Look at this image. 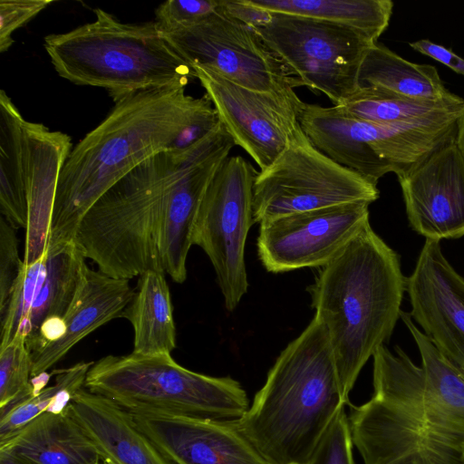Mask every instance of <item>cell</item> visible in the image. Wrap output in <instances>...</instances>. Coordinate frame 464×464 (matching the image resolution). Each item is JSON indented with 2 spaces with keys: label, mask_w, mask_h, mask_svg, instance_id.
<instances>
[{
  "label": "cell",
  "mask_w": 464,
  "mask_h": 464,
  "mask_svg": "<svg viewBox=\"0 0 464 464\" xmlns=\"http://www.w3.org/2000/svg\"><path fill=\"white\" fill-rule=\"evenodd\" d=\"M401 319L421 364L398 345L375 352L373 395L348 417L353 444L364 464H464V377L409 312Z\"/></svg>",
  "instance_id": "6da1fadb"
},
{
  "label": "cell",
  "mask_w": 464,
  "mask_h": 464,
  "mask_svg": "<svg viewBox=\"0 0 464 464\" xmlns=\"http://www.w3.org/2000/svg\"><path fill=\"white\" fill-rule=\"evenodd\" d=\"M185 89H150L120 100L72 149L58 179L47 246L73 241L89 208L140 163L188 147L221 125L208 94L194 98Z\"/></svg>",
  "instance_id": "7a4b0ae2"
},
{
  "label": "cell",
  "mask_w": 464,
  "mask_h": 464,
  "mask_svg": "<svg viewBox=\"0 0 464 464\" xmlns=\"http://www.w3.org/2000/svg\"><path fill=\"white\" fill-rule=\"evenodd\" d=\"M315 316L332 346L341 390L349 393L375 352L385 345L401 318L406 292L400 255L370 221L307 287Z\"/></svg>",
  "instance_id": "3957f363"
},
{
  "label": "cell",
  "mask_w": 464,
  "mask_h": 464,
  "mask_svg": "<svg viewBox=\"0 0 464 464\" xmlns=\"http://www.w3.org/2000/svg\"><path fill=\"white\" fill-rule=\"evenodd\" d=\"M347 404L327 331L314 315L234 423L270 464H305Z\"/></svg>",
  "instance_id": "277c9868"
},
{
  "label": "cell",
  "mask_w": 464,
  "mask_h": 464,
  "mask_svg": "<svg viewBox=\"0 0 464 464\" xmlns=\"http://www.w3.org/2000/svg\"><path fill=\"white\" fill-rule=\"evenodd\" d=\"M94 13L91 23L45 36L44 49L62 78L103 88L115 102L141 91L186 87L196 78L156 22L122 23L101 8Z\"/></svg>",
  "instance_id": "5b68a950"
},
{
  "label": "cell",
  "mask_w": 464,
  "mask_h": 464,
  "mask_svg": "<svg viewBox=\"0 0 464 464\" xmlns=\"http://www.w3.org/2000/svg\"><path fill=\"white\" fill-rule=\"evenodd\" d=\"M182 149L167 150L149 158L85 213L73 242L99 271L128 280L148 270L162 271L156 237L159 206Z\"/></svg>",
  "instance_id": "8992f818"
},
{
  "label": "cell",
  "mask_w": 464,
  "mask_h": 464,
  "mask_svg": "<svg viewBox=\"0 0 464 464\" xmlns=\"http://www.w3.org/2000/svg\"><path fill=\"white\" fill-rule=\"evenodd\" d=\"M84 388L130 411L155 410L237 420L249 408L237 381L190 371L171 355L104 356L93 362Z\"/></svg>",
  "instance_id": "52a82bcc"
},
{
  "label": "cell",
  "mask_w": 464,
  "mask_h": 464,
  "mask_svg": "<svg viewBox=\"0 0 464 464\" xmlns=\"http://www.w3.org/2000/svg\"><path fill=\"white\" fill-rule=\"evenodd\" d=\"M461 110L414 122L388 124L353 117L334 106L304 102L299 123L318 150L377 185L385 174L400 177L455 141Z\"/></svg>",
  "instance_id": "ba28073f"
},
{
  "label": "cell",
  "mask_w": 464,
  "mask_h": 464,
  "mask_svg": "<svg viewBox=\"0 0 464 464\" xmlns=\"http://www.w3.org/2000/svg\"><path fill=\"white\" fill-rule=\"evenodd\" d=\"M254 30L298 86L322 92L333 106L358 90L363 57L377 43L349 26L282 13Z\"/></svg>",
  "instance_id": "9c48e42d"
},
{
  "label": "cell",
  "mask_w": 464,
  "mask_h": 464,
  "mask_svg": "<svg viewBox=\"0 0 464 464\" xmlns=\"http://www.w3.org/2000/svg\"><path fill=\"white\" fill-rule=\"evenodd\" d=\"M379 196L376 184L318 150L301 129L279 157L258 171L254 223L353 202L372 204Z\"/></svg>",
  "instance_id": "30bf717a"
},
{
  "label": "cell",
  "mask_w": 464,
  "mask_h": 464,
  "mask_svg": "<svg viewBox=\"0 0 464 464\" xmlns=\"http://www.w3.org/2000/svg\"><path fill=\"white\" fill-rule=\"evenodd\" d=\"M258 171L241 156L227 157L202 197L192 244L209 258L224 298L233 311L248 287L245 246L254 224L253 188Z\"/></svg>",
  "instance_id": "8fae6325"
},
{
  "label": "cell",
  "mask_w": 464,
  "mask_h": 464,
  "mask_svg": "<svg viewBox=\"0 0 464 464\" xmlns=\"http://www.w3.org/2000/svg\"><path fill=\"white\" fill-rule=\"evenodd\" d=\"M191 67L211 70L228 81L257 92L298 87L280 59L256 32L220 9L205 20L162 33Z\"/></svg>",
  "instance_id": "7c38bea8"
},
{
  "label": "cell",
  "mask_w": 464,
  "mask_h": 464,
  "mask_svg": "<svg viewBox=\"0 0 464 464\" xmlns=\"http://www.w3.org/2000/svg\"><path fill=\"white\" fill-rule=\"evenodd\" d=\"M192 69L235 144L255 160L260 170L268 168L301 130L299 114L304 102L294 88L257 92L211 70Z\"/></svg>",
  "instance_id": "4fadbf2b"
},
{
  "label": "cell",
  "mask_w": 464,
  "mask_h": 464,
  "mask_svg": "<svg viewBox=\"0 0 464 464\" xmlns=\"http://www.w3.org/2000/svg\"><path fill=\"white\" fill-rule=\"evenodd\" d=\"M234 146L221 124L182 149L165 183L159 206L157 246L162 271L176 283L187 278V258L202 197Z\"/></svg>",
  "instance_id": "5bb4252c"
},
{
  "label": "cell",
  "mask_w": 464,
  "mask_h": 464,
  "mask_svg": "<svg viewBox=\"0 0 464 464\" xmlns=\"http://www.w3.org/2000/svg\"><path fill=\"white\" fill-rule=\"evenodd\" d=\"M369 206L353 202L263 222L256 240L258 258L274 274L323 267L370 221Z\"/></svg>",
  "instance_id": "9a60e30c"
},
{
  "label": "cell",
  "mask_w": 464,
  "mask_h": 464,
  "mask_svg": "<svg viewBox=\"0 0 464 464\" xmlns=\"http://www.w3.org/2000/svg\"><path fill=\"white\" fill-rule=\"evenodd\" d=\"M412 320L464 377V277L445 257L440 241L425 239L406 277Z\"/></svg>",
  "instance_id": "2e32d148"
},
{
  "label": "cell",
  "mask_w": 464,
  "mask_h": 464,
  "mask_svg": "<svg viewBox=\"0 0 464 464\" xmlns=\"http://www.w3.org/2000/svg\"><path fill=\"white\" fill-rule=\"evenodd\" d=\"M397 178L416 233L438 241L464 236V160L454 141Z\"/></svg>",
  "instance_id": "e0dca14e"
},
{
  "label": "cell",
  "mask_w": 464,
  "mask_h": 464,
  "mask_svg": "<svg viewBox=\"0 0 464 464\" xmlns=\"http://www.w3.org/2000/svg\"><path fill=\"white\" fill-rule=\"evenodd\" d=\"M130 412L138 427L174 464H270L234 420L155 410Z\"/></svg>",
  "instance_id": "ac0fdd59"
},
{
  "label": "cell",
  "mask_w": 464,
  "mask_h": 464,
  "mask_svg": "<svg viewBox=\"0 0 464 464\" xmlns=\"http://www.w3.org/2000/svg\"><path fill=\"white\" fill-rule=\"evenodd\" d=\"M24 132L28 166L27 227L23 260L30 265L46 252L58 179L72 144L67 134L50 130L42 123L25 120Z\"/></svg>",
  "instance_id": "d6986e66"
},
{
  "label": "cell",
  "mask_w": 464,
  "mask_h": 464,
  "mask_svg": "<svg viewBox=\"0 0 464 464\" xmlns=\"http://www.w3.org/2000/svg\"><path fill=\"white\" fill-rule=\"evenodd\" d=\"M67 411L96 448L105 464H174L138 427L131 413L84 387Z\"/></svg>",
  "instance_id": "ffe728a7"
},
{
  "label": "cell",
  "mask_w": 464,
  "mask_h": 464,
  "mask_svg": "<svg viewBox=\"0 0 464 464\" xmlns=\"http://www.w3.org/2000/svg\"><path fill=\"white\" fill-rule=\"evenodd\" d=\"M135 289L130 280L111 277L86 266L77 292L63 315L64 335L32 353V377L47 372L88 334L121 316Z\"/></svg>",
  "instance_id": "44dd1931"
},
{
  "label": "cell",
  "mask_w": 464,
  "mask_h": 464,
  "mask_svg": "<svg viewBox=\"0 0 464 464\" xmlns=\"http://www.w3.org/2000/svg\"><path fill=\"white\" fill-rule=\"evenodd\" d=\"M0 455L21 464H103L100 454L68 412H44L9 438Z\"/></svg>",
  "instance_id": "7402d4cb"
},
{
  "label": "cell",
  "mask_w": 464,
  "mask_h": 464,
  "mask_svg": "<svg viewBox=\"0 0 464 464\" xmlns=\"http://www.w3.org/2000/svg\"><path fill=\"white\" fill-rule=\"evenodd\" d=\"M358 87L420 101L460 102L464 99L445 87L436 67L409 62L378 42L363 57Z\"/></svg>",
  "instance_id": "603a6c76"
},
{
  "label": "cell",
  "mask_w": 464,
  "mask_h": 464,
  "mask_svg": "<svg viewBox=\"0 0 464 464\" xmlns=\"http://www.w3.org/2000/svg\"><path fill=\"white\" fill-rule=\"evenodd\" d=\"M121 317L128 319L133 328V353L171 355L176 348V327L164 272L148 270L140 276Z\"/></svg>",
  "instance_id": "cb8c5ba5"
},
{
  "label": "cell",
  "mask_w": 464,
  "mask_h": 464,
  "mask_svg": "<svg viewBox=\"0 0 464 464\" xmlns=\"http://www.w3.org/2000/svg\"><path fill=\"white\" fill-rule=\"evenodd\" d=\"M25 120L4 90L0 92V210L16 229L27 227L28 145Z\"/></svg>",
  "instance_id": "d4e9b609"
},
{
  "label": "cell",
  "mask_w": 464,
  "mask_h": 464,
  "mask_svg": "<svg viewBox=\"0 0 464 464\" xmlns=\"http://www.w3.org/2000/svg\"><path fill=\"white\" fill-rule=\"evenodd\" d=\"M46 276L25 322L15 336L26 344L38 334L41 324L48 318L63 317L81 283L86 267L85 257L74 242L48 246Z\"/></svg>",
  "instance_id": "484cf974"
},
{
  "label": "cell",
  "mask_w": 464,
  "mask_h": 464,
  "mask_svg": "<svg viewBox=\"0 0 464 464\" xmlns=\"http://www.w3.org/2000/svg\"><path fill=\"white\" fill-rule=\"evenodd\" d=\"M272 13L318 19L354 28L372 41L387 29L393 9L391 0H247Z\"/></svg>",
  "instance_id": "4316f807"
},
{
  "label": "cell",
  "mask_w": 464,
  "mask_h": 464,
  "mask_svg": "<svg viewBox=\"0 0 464 464\" xmlns=\"http://www.w3.org/2000/svg\"><path fill=\"white\" fill-rule=\"evenodd\" d=\"M460 102H430L400 97L372 88H359L341 105L340 111L353 117L380 123L414 122L430 117L460 111Z\"/></svg>",
  "instance_id": "83f0119b"
},
{
  "label": "cell",
  "mask_w": 464,
  "mask_h": 464,
  "mask_svg": "<svg viewBox=\"0 0 464 464\" xmlns=\"http://www.w3.org/2000/svg\"><path fill=\"white\" fill-rule=\"evenodd\" d=\"M92 363L80 362L67 368L53 370V385L0 410V440L9 438L44 412H63L73 394L84 387L87 372Z\"/></svg>",
  "instance_id": "f1b7e54d"
},
{
  "label": "cell",
  "mask_w": 464,
  "mask_h": 464,
  "mask_svg": "<svg viewBox=\"0 0 464 464\" xmlns=\"http://www.w3.org/2000/svg\"><path fill=\"white\" fill-rule=\"evenodd\" d=\"M46 260L45 252L35 262L30 265L24 263L8 304L0 314V348L6 346L14 340L18 329L27 319L46 276Z\"/></svg>",
  "instance_id": "f546056e"
},
{
  "label": "cell",
  "mask_w": 464,
  "mask_h": 464,
  "mask_svg": "<svg viewBox=\"0 0 464 464\" xmlns=\"http://www.w3.org/2000/svg\"><path fill=\"white\" fill-rule=\"evenodd\" d=\"M33 359L25 339L15 336L0 348V410L34 394Z\"/></svg>",
  "instance_id": "4dcf8cb0"
},
{
  "label": "cell",
  "mask_w": 464,
  "mask_h": 464,
  "mask_svg": "<svg viewBox=\"0 0 464 464\" xmlns=\"http://www.w3.org/2000/svg\"><path fill=\"white\" fill-rule=\"evenodd\" d=\"M222 0H168L156 10V23L162 33L194 25L217 13Z\"/></svg>",
  "instance_id": "1f68e13d"
},
{
  "label": "cell",
  "mask_w": 464,
  "mask_h": 464,
  "mask_svg": "<svg viewBox=\"0 0 464 464\" xmlns=\"http://www.w3.org/2000/svg\"><path fill=\"white\" fill-rule=\"evenodd\" d=\"M345 407L342 408L305 464H355Z\"/></svg>",
  "instance_id": "d6a6232c"
},
{
  "label": "cell",
  "mask_w": 464,
  "mask_h": 464,
  "mask_svg": "<svg viewBox=\"0 0 464 464\" xmlns=\"http://www.w3.org/2000/svg\"><path fill=\"white\" fill-rule=\"evenodd\" d=\"M15 230L5 218L0 217V314L8 304L24 266V260L19 256Z\"/></svg>",
  "instance_id": "836d02e7"
},
{
  "label": "cell",
  "mask_w": 464,
  "mask_h": 464,
  "mask_svg": "<svg viewBox=\"0 0 464 464\" xmlns=\"http://www.w3.org/2000/svg\"><path fill=\"white\" fill-rule=\"evenodd\" d=\"M53 0H1L0 52L14 44L13 33L53 4Z\"/></svg>",
  "instance_id": "e575fe53"
},
{
  "label": "cell",
  "mask_w": 464,
  "mask_h": 464,
  "mask_svg": "<svg viewBox=\"0 0 464 464\" xmlns=\"http://www.w3.org/2000/svg\"><path fill=\"white\" fill-rule=\"evenodd\" d=\"M227 14L252 29L266 25L272 13L251 5L247 0H222Z\"/></svg>",
  "instance_id": "d590c367"
},
{
  "label": "cell",
  "mask_w": 464,
  "mask_h": 464,
  "mask_svg": "<svg viewBox=\"0 0 464 464\" xmlns=\"http://www.w3.org/2000/svg\"><path fill=\"white\" fill-rule=\"evenodd\" d=\"M409 44L414 51L432 58L456 73L464 76V58L456 54L450 49L429 39H420Z\"/></svg>",
  "instance_id": "8d00e7d4"
},
{
  "label": "cell",
  "mask_w": 464,
  "mask_h": 464,
  "mask_svg": "<svg viewBox=\"0 0 464 464\" xmlns=\"http://www.w3.org/2000/svg\"><path fill=\"white\" fill-rule=\"evenodd\" d=\"M455 144L464 160V104L457 121Z\"/></svg>",
  "instance_id": "74e56055"
},
{
  "label": "cell",
  "mask_w": 464,
  "mask_h": 464,
  "mask_svg": "<svg viewBox=\"0 0 464 464\" xmlns=\"http://www.w3.org/2000/svg\"><path fill=\"white\" fill-rule=\"evenodd\" d=\"M0 464H21V463L17 462L16 460L13 459L9 457L0 455Z\"/></svg>",
  "instance_id": "f35d334b"
},
{
  "label": "cell",
  "mask_w": 464,
  "mask_h": 464,
  "mask_svg": "<svg viewBox=\"0 0 464 464\" xmlns=\"http://www.w3.org/2000/svg\"><path fill=\"white\" fill-rule=\"evenodd\" d=\"M402 464H422V463L412 460V461H408V462H405V463H402Z\"/></svg>",
  "instance_id": "ab89813d"
},
{
  "label": "cell",
  "mask_w": 464,
  "mask_h": 464,
  "mask_svg": "<svg viewBox=\"0 0 464 464\" xmlns=\"http://www.w3.org/2000/svg\"><path fill=\"white\" fill-rule=\"evenodd\" d=\"M293 464H296V463H293Z\"/></svg>",
  "instance_id": "60d3db41"
},
{
  "label": "cell",
  "mask_w": 464,
  "mask_h": 464,
  "mask_svg": "<svg viewBox=\"0 0 464 464\" xmlns=\"http://www.w3.org/2000/svg\"><path fill=\"white\" fill-rule=\"evenodd\" d=\"M103 464H105V463H103Z\"/></svg>",
  "instance_id": "b9f144b4"
}]
</instances>
